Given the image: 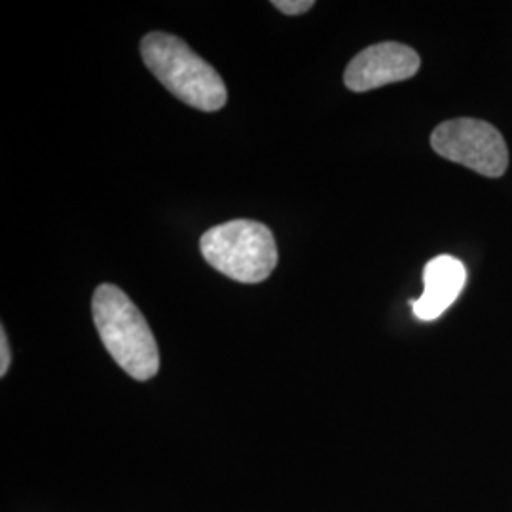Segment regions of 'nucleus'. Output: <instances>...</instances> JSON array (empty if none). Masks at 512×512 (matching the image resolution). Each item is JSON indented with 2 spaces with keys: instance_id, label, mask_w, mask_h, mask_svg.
I'll list each match as a JSON object with an SVG mask.
<instances>
[{
  "instance_id": "obj_1",
  "label": "nucleus",
  "mask_w": 512,
  "mask_h": 512,
  "mask_svg": "<svg viewBox=\"0 0 512 512\" xmlns=\"http://www.w3.org/2000/svg\"><path fill=\"white\" fill-rule=\"evenodd\" d=\"M93 323L110 357L131 378L147 382L160 370V351L145 315L116 285H99L92 300Z\"/></svg>"
},
{
  "instance_id": "obj_2",
  "label": "nucleus",
  "mask_w": 512,
  "mask_h": 512,
  "mask_svg": "<svg viewBox=\"0 0 512 512\" xmlns=\"http://www.w3.org/2000/svg\"><path fill=\"white\" fill-rule=\"evenodd\" d=\"M141 57L160 84L192 109L215 112L226 105L220 74L181 38L150 33L141 42Z\"/></svg>"
},
{
  "instance_id": "obj_3",
  "label": "nucleus",
  "mask_w": 512,
  "mask_h": 512,
  "mask_svg": "<svg viewBox=\"0 0 512 512\" xmlns=\"http://www.w3.org/2000/svg\"><path fill=\"white\" fill-rule=\"evenodd\" d=\"M200 249L209 266L238 283L266 281L277 266L274 234L255 220H230L207 230Z\"/></svg>"
},
{
  "instance_id": "obj_4",
  "label": "nucleus",
  "mask_w": 512,
  "mask_h": 512,
  "mask_svg": "<svg viewBox=\"0 0 512 512\" xmlns=\"http://www.w3.org/2000/svg\"><path fill=\"white\" fill-rule=\"evenodd\" d=\"M431 147L442 158L490 179L501 177L509 167L503 135L484 120L456 118L440 124L431 135Z\"/></svg>"
},
{
  "instance_id": "obj_5",
  "label": "nucleus",
  "mask_w": 512,
  "mask_h": 512,
  "mask_svg": "<svg viewBox=\"0 0 512 512\" xmlns=\"http://www.w3.org/2000/svg\"><path fill=\"white\" fill-rule=\"evenodd\" d=\"M421 59L406 44L382 42L355 55L344 74L351 92H370L385 84L403 82L420 71Z\"/></svg>"
},
{
  "instance_id": "obj_6",
  "label": "nucleus",
  "mask_w": 512,
  "mask_h": 512,
  "mask_svg": "<svg viewBox=\"0 0 512 512\" xmlns=\"http://www.w3.org/2000/svg\"><path fill=\"white\" fill-rule=\"evenodd\" d=\"M467 283L463 262L450 255H440L427 262L423 270V294L410 300L414 315L421 321H435L448 310Z\"/></svg>"
},
{
  "instance_id": "obj_7",
  "label": "nucleus",
  "mask_w": 512,
  "mask_h": 512,
  "mask_svg": "<svg viewBox=\"0 0 512 512\" xmlns=\"http://www.w3.org/2000/svg\"><path fill=\"white\" fill-rule=\"evenodd\" d=\"M275 8L287 16H300L313 8V0H274Z\"/></svg>"
},
{
  "instance_id": "obj_8",
  "label": "nucleus",
  "mask_w": 512,
  "mask_h": 512,
  "mask_svg": "<svg viewBox=\"0 0 512 512\" xmlns=\"http://www.w3.org/2000/svg\"><path fill=\"white\" fill-rule=\"evenodd\" d=\"M10 366V348H8V336L6 330H0V376L4 378Z\"/></svg>"
}]
</instances>
